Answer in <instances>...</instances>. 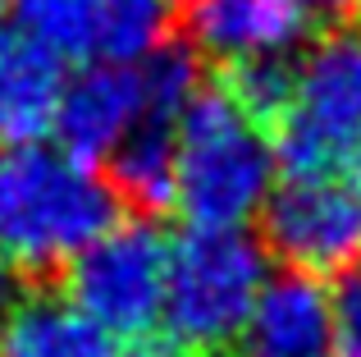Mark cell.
Listing matches in <instances>:
<instances>
[{"instance_id": "cell-12", "label": "cell", "mask_w": 361, "mask_h": 357, "mask_svg": "<svg viewBox=\"0 0 361 357\" xmlns=\"http://www.w3.org/2000/svg\"><path fill=\"white\" fill-rule=\"evenodd\" d=\"M64 92V64L42 46L9 32L0 42V147L42 143L55 128Z\"/></svg>"}, {"instance_id": "cell-14", "label": "cell", "mask_w": 361, "mask_h": 357, "mask_svg": "<svg viewBox=\"0 0 361 357\" xmlns=\"http://www.w3.org/2000/svg\"><path fill=\"white\" fill-rule=\"evenodd\" d=\"M329 357H361V270L329 289Z\"/></svg>"}, {"instance_id": "cell-8", "label": "cell", "mask_w": 361, "mask_h": 357, "mask_svg": "<svg viewBox=\"0 0 361 357\" xmlns=\"http://www.w3.org/2000/svg\"><path fill=\"white\" fill-rule=\"evenodd\" d=\"M183 32L192 55L238 69L302 51L311 37V9L302 0H183Z\"/></svg>"}, {"instance_id": "cell-10", "label": "cell", "mask_w": 361, "mask_h": 357, "mask_svg": "<svg viewBox=\"0 0 361 357\" xmlns=\"http://www.w3.org/2000/svg\"><path fill=\"white\" fill-rule=\"evenodd\" d=\"M229 357H329V289L311 275H270Z\"/></svg>"}, {"instance_id": "cell-19", "label": "cell", "mask_w": 361, "mask_h": 357, "mask_svg": "<svg viewBox=\"0 0 361 357\" xmlns=\"http://www.w3.org/2000/svg\"><path fill=\"white\" fill-rule=\"evenodd\" d=\"M357 165H361V156H357Z\"/></svg>"}, {"instance_id": "cell-7", "label": "cell", "mask_w": 361, "mask_h": 357, "mask_svg": "<svg viewBox=\"0 0 361 357\" xmlns=\"http://www.w3.org/2000/svg\"><path fill=\"white\" fill-rule=\"evenodd\" d=\"M14 32L60 64H137L165 46V0H9Z\"/></svg>"}, {"instance_id": "cell-5", "label": "cell", "mask_w": 361, "mask_h": 357, "mask_svg": "<svg viewBox=\"0 0 361 357\" xmlns=\"http://www.w3.org/2000/svg\"><path fill=\"white\" fill-rule=\"evenodd\" d=\"M169 243L174 238L151 215H119L69 261L64 298L115 339H142L165 316Z\"/></svg>"}, {"instance_id": "cell-9", "label": "cell", "mask_w": 361, "mask_h": 357, "mask_svg": "<svg viewBox=\"0 0 361 357\" xmlns=\"http://www.w3.org/2000/svg\"><path fill=\"white\" fill-rule=\"evenodd\" d=\"M142 119H147L142 64H82L73 78H64L51 133L69 156L101 165L119 152Z\"/></svg>"}, {"instance_id": "cell-17", "label": "cell", "mask_w": 361, "mask_h": 357, "mask_svg": "<svg viewBox=\"0 0 361 357\" xmlns=\"http://www.w3.org/2000/svg\"><path fill=\"white\" fill-rule=\"evenodd\" d=\"M302 5L311 14H353V9H361V0H302Z\"/></svg>"}, {"instance_id": "cell-6", "label": "cell", "mask_w": 361, "mask_h": 357, "mask_svg": "<svg viewBox=\"0 0 361 357\" xmlns=\"http://www.w3.org/2000/svg\"><path fill=\"white\" fill-rule=\"evenodd\" d=\"M265 252L293 275L343 279L361 270V178L343 170L283 174L261 211Z\"/></svg>"}, {"instance_id": "cell-1", "label": "cell", "mask_w": 361, "mask_h": 357, "mask_svg": "<svg viewBox=\"0 0 361 357\" xmlns=\"http://www.w3.org/2000/svg\"><path fill=\"white\" fill-rule=\"evenodd\" d=\"M119 220V193L97 165L60 143L0 152V257L23 275L69 270L87 243Z\"/></svg>"}, {"instance_id": "cell-4", "label": "cell", "mask_w": 361, "mask_h": 357, "mask_svg": "<svg viewBox=\"0 0 361 357\" xmlns=\"http://www.w3.org/2000/svg\"><path fill=\"white\" fill-rule=\"evenodd\" d=\"M274 152L288 174L343 170L361 156V28H334L302 51Z\"/></svg>"}, {"instance_id": "cell-13", "label": "cell", "mask_w": 361, "mask_h": 357, "mask_svg": "<svg viewBox=\"0 0 361 357\" xmlns=\"http://www.w3.org/2000/svg\"><path fill=\"white\" fill-rule=\"evenodd\" d=\"M174 128L178 119L147 115L115 156H110V188L119 202H133L137 215H156L174 206Z\"/></svg>"}, {"instance_id": "cell-15", "label": "cell", "mask_w": 361, "mask_h": 357, "mask_svg": "<svg viewBox=\"0 0 361 357\" xmlns=\"http://www.w3.org/2000/svg\"><path fill=\"white\" fill-rule=\"evenodd\" d=\"M119 357H197V353L178 344L174 334H142V339H128V349H119Z\"/></svg>"}, {"instance_id": "cell-16", "label": "cell", "mask_w": 361, "mask_h": 357, "mask_svg": "<svg viewBox=\"0 0 361 357\" xmlns=\"http://www.w3.org/2000/svg\"><path fill=\"white\" fill-rule=\"evenodd\" d=\"M14 289H18V284H14V266H9V261L0 257V316H5L9 307H14V298H18Z\"/></svg>"}, {"instance_id": "cell-2", "label": "cell", "mask_w": 361, "mask_h": 357, "mask_svg": "<svg viewBox=\"0 0 361 357\" xmlns=\"http://www.w3.org/2000/svg\"><path fill=\"white\" fill-rule=\"evenodd\" d=\"M279 183L265 119L229 87H197L174 128V211L197 229H247Z\"/></svg>"}, {"instance_id": "cell-11", "label": "cell", "mask_w": 361, "mask_h": 357, "mask_svg": "<svg viewBox=\"0 0 361 357\" xmlns=\"http://www.w3.org/2000/svg\"><path fill=\"white\" fill-rule=\"evenodd\" d=\"M0 357H119V339L64 294H23L0 316Z\"/></svg>"}, {"instance_id": "cell-3", "label": "cell", "mask_w": 361, "mask_h": 357, "mask_svg": "<svg viewBox=\"0 0 361 357\" xmlns=\"http://www.w3.org/2000/svg\"><path fill=\"white\" fill-rule=\"evenodd\" d=\"M270 284V252L247 229H197L188 224L169 243L165 330L192 353L233 349L247 316Z\"/></svg>"}, {"instance_id": "cell-18", "label": "cell", "mask_w": 361, "mask_h": 357, "mask_svg": "<svg viewBox=\"0 0 361 357\" xmlns=\"http://www.w3.org/2000/svg\"><path fill=\"white\" fill-rule=\"evenodd\" d=\"M14 32V14H9V0H0V42Z\"/></svg>"}]
</instances>
